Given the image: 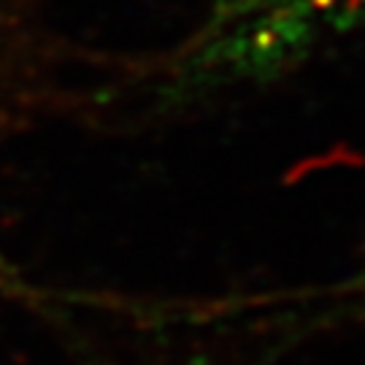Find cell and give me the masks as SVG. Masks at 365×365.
<instances>
[{
    "label": "cell",
    "instance_id": "obj_1",
    "mask_svg": "<svg viewBox=\"0 0 365 365\" xmlns=\"http://www.w3.org/2000/svg\"><path fill=\"white\" fill-rule=\"evenodd\" d=\"M365 25V0H211L163 66L168 103L265 87Z\"/></svg>",
    "mask_w": 365,
    "mask_h": 365
}]
</instances>
